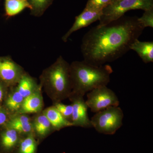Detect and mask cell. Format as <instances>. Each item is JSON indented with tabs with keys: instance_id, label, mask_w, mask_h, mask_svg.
I'll return each mask as SVG.
<instances>
[{
	"instance_id": "20",
	"label": "cell",
	"mask_w": 153,
	"mask_h": 153,
	"mask_svg": "<svg viewBox=\"0 0 153 153\" xmlns=\"http://www.w3.org/2000/svg\"><path fill=\"white\" fill-rule=\"evenodd\" d=\"M37 143L34 136L30 134L19 142L18 153H36Z\"/></svg>"
},
{
	"instance_id": "22",
	"label": "cell",
	"mask_w": 153,
	"mask_h": 153,
	"mask_svg": "<svg viewBox=\"0 0 153 153\" xmlns=\"http://www.w3.org/2000/svg\"><path fill=\"white\" fill-rule=\"evenodd\" d=\"M138 21L144 28L153 27V8L144 11L143 16L138 18Z\"/></svg>"
},
{
	"instance_id": "9",
	"label": "cell",
	"mask_w": 153,
	"mask_h": 153,
	"mask_svg": "<svg viewBox=\"0 0 153 153\" xmlns=\"http://www.w3.org/2000/svg\"><path fill=\"white\" fill-rule=\"evenodd\" d=\"M102 15V12L94 10L85 8L83 11L75 17V21L72 27L62 37V41L66 42L72 33L82 28L85 27L94 22L99 21Z\"/></svg>"
},
{
	"instance_id": "16",
	"label": "cell",
	"mask_w": 153,
	"mask_h": 153,
	"mask_svg": "<svg viewBox=\"0 0 153 153\" xmlns=\"http://www.w3.org/2000/svg\"><path fill=\"white\" fill-rule=\"evenodd\" d=\"M4 7L8 18L18 15L26 8L31 9L27 0H4Z\"/></svg>"
},
{
	"instance_id": "11",
	"label": "cell",
	"mask_w": 153,
	"mask_h": 153,
	"mask_svg": "<svg viewBox=\"0 0 153 153\" xmlns=\"http://www.w3.org/2000/svg\"><path fill=\"white\" fill-rule=\"evenodd\" d=\"M44 102L40 89L24 99L19 111L21 114L36 113L40 112L43 108Z\"/></svg>"
},
{
	"instance_id": "19",
	"label": "cell",
	"mask_w": 153,
	"mask_h": 153,
	"mask_svg": "<svg viewBox=\"0 0 153 153\" xmlns=\"http://www.w3.org/2000/svg\"><path fill=\"white\" fill-rule=\"evenodd\" d=\"M31 7L30 14L35 17H41L53 3L54 0H27Z\"/></svg>"
},
{
	"instance_id": "8",
	"label": "cell",
	"mask_w": 153,
	"mask_h": 153,
	"mask_svg": "<svg viewBox=\"0 0 153 153\" xmlns=\"http://www.w3.org/2000/svg\"><path fill=\"white\" fill-rule=\"evenodd\" d=\"M69 98L73 106L71 120L73 126L84 128H92L91 120L88 114V108L83 97L71 94Z\"/></svg>"
},
{
	"instance_id": "4",
	"label": "cell",
	"mask_w": 153,
	"mask_h": 153,
	"mask_svg": "<svg viewBox=\"0 0 153 153\" xmlns=\"http://www.w3.org/2000/svg\"><path fill=\"white\" fill-rule=\"evenodd\" d=\"M153 8V0H116L103 9L99 25H105L123 17L131 10L145 11Z\"/></svg>"
},
{
	"instance_id": "23",
	"label": "cell",
	"mask_w": 153,
	"mask_h": 153,
	"mask_svg": "<svg viewBox=\"0 0 153 153\" xmlns=\"http://www.w3.org/2000/svg\"><path fill=\"white\" fill-rule=\"evenodd\" d=\"M54 106L62 114L63 117L68 121L71 122V116L73 111L72 104L65 105L60 102L55 103Z\"/></svg>"
},
{
	"instance_id": "14",
	"label": "cell",
	"mask_w": 153,
	"mask_h": 153,
	"mask_svg": "<svg viewBox=\"0 0 153 153\" xmlns=\"http://www.w3.org/2000/svg\"><path fill=\"white\" fill-rule=\"evenodd\" d=\"M43 113L47 118L54 129L59 130L64 128L73 126L71 122L63 117L54 106L48 108Z\"/></svg>"
},
{
	"instance_id": "1",
	"label": "cell",
	"mask_w": 153,
	"mask_h": 153,
	"mask_svg": "<svg viewBox=\"0 0 153 153\" xmlns=\"http://www.w3.org/2000/svg\"><path fill=\"white\" fill-rule=\"evenodd\" d=\"M144 29L137 17H122L108 24H99L82 38L83 60L97 66L116 60L130 50Z\"/></svg>"
},
{
	"instance_id": "6",
	"label": "cell",
	"mask_w": 153,
	"mask_h": 153,
	"mask_svg": "<svg viewBox=\"0 0 153 153\" xmlns=\"http://www.w3.org/2000/svg\"><path fill=\"white\" fill-rule=\"evenodd\" d=\"M85 101L92 112H99L111 106H118L120 101L114 91L106 85L100 86L88 92Z\"/></svg>"
},
{
	"instance_id": "12",
	"label": "cell",
	"mask_w": 153,
	"mask_h": 153,
	"mask_svg": "<svg viewBox=\"0 0 153 153\" xmlns=\"http://www.w3.org/2000/svg\"><path fill=\"white\" fill-rule=\"evenodd\" d=\"M5 127L13 129L19 134H28L33 129L30 117L25 114L15 115L10 118Z\"/></svg>"
},
{
	"instance_id": "2",
	"label": "cell",
	"mask_w": 153,
	"mask_h": 153,
	"mask_svg": "<svg viewBox=\"0 0 153 153\" xmlns=\"http://www.w3.org/2000/svg\"><path fill=\"white\" fill-rule=\"evenodd\" d=\"M70 72L71 94L83 97L87 92L97 88L107 86L110 81L113 70L108 64L95 66L83 60L72 62L70 64Z\"/></svg>"
},
{
	"instance_id": "17",
	"label": "cell",
	"mask_w": 153,
	"mask_h": 153,
	"mask_svg": "<svg viewBox=\"0 0 153 153\" xmlns=\"http://www.w3.org/2000/svg\"><path fill=\"white\" fill-rule=\"evenodd\" d=\"M33 128L38 136L41 138L47 136L52 128L51 123L43 113L35 119Z\"/></svg>"
},
{
	"instance_id": "13",
	"label": "cell",
	"mask_w": 153,
	"mask_h": 153,
	"mask_svg": "<svg viewBox=\"0 0 153 153\" xmlns=\"http://www.w3.org/2000/svg\"><path fill=\"white\" fill-rule=\"evenodd\" d=\"M130 50L136 52L144 63L153 62V41H141L137 39L131 44Z\"/></svg>"
},
{
	"instance_id": "15",
	"label": "cell",
	"mask_w": 153,
	"mask_h": 153,
	"mask_svg": "<svg viewBox=\"0 0 153 153\" xmlns=\"http://www.w3.org/2000/svg\"><path fill=\"white\" fill-rule=\"evenodd\" d=\"M17 85L16 87L17 90L25 98L40 89V86L37 84L35 79L25 73Z\"/></svg>"
},
{
	"instance_id": "21",
	"label": "cell",
	"mask_w": 153,
	"mask_h": 153,
	"mask_svg": "<svg viewBox=\"0 0 153 153\" xmlns=\"http://www.w3.org/2000/svg\"><path fill=\"white\" fill-rule=\"evenodd\" d=\"M113 2V0H88L85 8L101 11Z\"/></svg>"
},
{
	"instance_id": "26",
	"label": "cell",
	"mask_w": 153,
	"mask_h": 153,
	"mask_svg": "<svg viewBox=\"0 0 153 153\" xmlns=\"http://www.w3.org/2000/svg\"><path fill=\"white\" fill-rule=\"evenodd\" d=\"M116 1V0H113V2L114 1Z\"/></svg>"
},
{
	"instance_id": "5",
	"label": "cell",
	"mask_w": 153,
	"mask_h": 153,
	"mask_svg": "<svg viewBox=\"0 0 153 153\" xmlns=\"http://www.w3.org/2000/svg\"><path fill=\"white\" fill-rule=\"evenodd\" d=\"M123 111L119 106H111L95 113L91 120L92 127L100 134L113 135L123 126Z\"/></svg>"
},
{
	"instance_id": "24",
	"label": "cell",
	"mask_w": 153,
	"mask_h": 153,
	"mask_svg": "<svg viewBox=\"0 0 153 153\" xmlns=\"http://www.w3.org/2000/svg\"><path fill=\"white\" fill-rule=\"evenodd\" d=\"M10 117L9 111L4 108L0 106V127L5 126Z\"/></svg>"
},
{
	"instance_id": "7",
	"label": "cell",
	"mask_w": 153,
	"mask_h": 153,
	"mask_svg": "<svg viewBox=\"0 0 153 153\" xmlns=\"http://www.w3.org/2000/svg\"><path fill=\"white\" fill-rule=\"evenodd\" d=\"M25 71L9 56L0 57V80L7 86L17 84Z\"/></svg>"
},
{
	"instance_id": "3",
	"label": "cell",
	"mask_w": 153,
	"mask_h": 153,
	"mask_svg": "<svg viewBox=\"0 0 153 153\" xmlns=\"http://www.w3.org/2000/svg\"><path fill=\"white\" fill-rule=\"evenodd\" d=\"M41 86L55 103L69 98L72 92L70 64L62 56L42 72Z\"/></svg>"
},
{
	"instance_id": "10",
	"label": "cell",
	"mask_w": 153,
	"mask_h": 153,
	"mask_svg": "<svg viewBox=\"0 0 153 153\" xmlns=\"http://www.w3.org/2000/svg\"><path fill=\"white\" fill-rule=\"evenodd\" d=\"M19 133L13 129L5 127L0 133V152L11 153L18 146Z\"/></svg>"
},
{
	"instance_id": "25",
	"label": "cell",
	"mask_w": 153,
	"mask_h": 153,
	"mask_svg": "<svg viewBox=\"0 0 153 153\" xmlns=\"http://www.w3.org/2000/svg\"><path fill=\"white\" fill-rule=\"evenodd\" d=\"M7 85L0 80V104L4 99L7 93Z\"/></svg>"
},
{
	"instance_id": "18",
	"label": "cell",
	"mask_w": 153,
	"mask_h": 153,
	"mask_svg": "<svg viewBox=\"0 0 153 153\" xmlns=\"http://www.w3.org/2000/svg\"><path fill=\"white\" fill-rule=\"evenodd\" d=\"M24 99L16 87L6 98L4 108L9 112H19Z\"/></svg>"
}]
</instances>
